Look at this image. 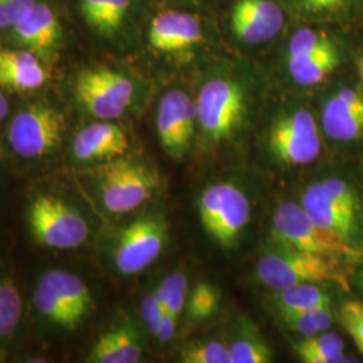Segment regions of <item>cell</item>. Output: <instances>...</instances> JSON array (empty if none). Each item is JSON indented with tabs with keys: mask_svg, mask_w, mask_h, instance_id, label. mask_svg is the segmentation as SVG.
<instances>
[{
	"mask_svg": "<svg viewBox=\"0 0 363 363\" xmlns=\"http://www.w3.org/2000/svg\"><path fill=\"white\" fill-rule=\"evenodd\" d=\"M259 281L273 291L306 283H337L346 286L337 259L273 244L256 265Z\"/></svg>",
	"mask_w": 363,
	"mask_h": 363,
	"instance_id": "obj_1",
	"label": "cell"
},
{
	"mask_svg": "<svg viewBox=\"0 0 363 363\" xmlns=\"http://www.w3.org/2000/svg\"><path fill=\"white\" fill-rule=\"evenodd\" d=\"M157 189L155 169L138 157L118 156L108 160L99 172L101 202L113 214H125L140 208Z\"/></svg>",
	"mask_w": 363,
	"mask_h": 363,
	"instance_id": "obj_2",
	"label": "cell"
},
{
	"mask_svg": "<svg viewBox=\"0 0 363 363\" xmlns=\"http://www.w3.org/2000/svg\"><path fill=\"white\" fill-rule=\"evenodd\" d=\"M272 244L294 247L327 259L357 256L358 250L337 234L318 226L301 205L286 202L273 214Z\"/></svg>",
	"mask_w": 363,
	"mask_h": 363,
	"instance_id": "obj_3",
	"label": "cell"
},
{
	"mask_svg": "<svg viewBox=\"0 0 363 363\" xmlns=\"http://www.w3.org/2000/svg\"><path fill=\"white\" fill-rule=\"evenodd\" d=\"M247 194L230 182L208 186L199 195L198 213L205 232L222 247H233L250 220Z\"/></svg>",
	"mask_w": 363,
	"mask_h": 363,
	"instance_id": "obj_4",
	"label": "cell"
},
{
	"mask_svg": "<svg viewBox=\"0 0 363 363\" xmlns=\"http://www.w3.org/2000/svg\"><path fill=\"white\" fill-rule=\"evenodd\" d=\"M27 222L34 240L46 247L67 250L81 247L89 237V225L76 208L52 195L31 202Z\"/></svg>",
	"mask_w": 363,
	"mask_h": 363,
	"instance_id": "obj_5",
	"label": "cell"
},
{
	"mask_svg": "<svg viewBox=\"0 0 363 363\" xmlns=\"http://www.w3.org/2000/svg\"><path fill=\"white\" fill-rule=\"evenodd\" d=\"M196 121L210 142L229 139L245 113L244 91L230 78H213L199 91Z\"/></svg>",
	"mask_w": 363,
	"mask_h": 363,
	"instance_id": "obj_6",
	"label": "cell"
},
{
	"mask_svg": "<svg viewBox=\"0 0 363 363\" xmlns=\"http://www.w3.org/2000/svg\"><path fill=\"white\" fill-rule=\"evenodd\" d=\"M78 103L99 120H115L123 116L133 100L135 86L125 74L109 67L82 70L74 84Z\"/></svg>",
	"mask_w": 363,
	"mask_h": 363,
	"instance_id": "obj_7",
	"label": "cell"
},
{
	"mask_svg": "<svg viewBox=\"0 0 363 363\" xmlns=\"http://www.w3.org/2000/svg\"><path fill=\"white\" fill-rule=\"evenodd\" d=\"M65 118L50 105L31 104L13 116L9 128V143L25 159L50 154L62 140Z\"/></svg>",
	"mask_w": 363,
	"mask_h": 363,
	"instance_id": "obj_8",
	"label": "cell"
},
{
	"mask_svg": "<svg viewBox=\"0 0 363 363\" xmlns=\"http://www.w3.org/2000/svg\"><path fill=\"white\" fill-rule=\"evenodd\" d=\"M273 157L286 166H306L320 155L316 121L306 109L288 111L276 117L268 135Z\"/></svg>",
	"mask_w": 363,
	"mask_h": 363,
	"instance_id": "obj_9",
	"label": "cell"
},
{
	"mask_svg": "<svg viewBox=\"0 0 363 363\" xmlns=\"http://www.w3.org/2000/svg\"><path fill=\"white\" fill-rule=\"evenodd\" d=\"M169 225L162 214H147L133 220L118 234L113 259L125 276L143 272L155 262L166 247Z\"/></svg>",
	"mask_w": 363,
	"mask_h": 363,
	"instance_id": "obj_10",
	"label": "cell"
},
{
	"mask_svg": "<svg viewBox=\"0 0 363 363\" xmlns=\"http://www.w3.org/2000/svg\"><path fill=\"white\" fill-rule=\"evenodd\" d=\"M196 105L186 91L174 89L162 96L156 130L160 145L172 159L187 155L194 138Z\"/></svg>",
	"mask_w": 363,
	"mask_h": 363,
	"instance_id": "obj_11",
	"label": "cell"
},
{
	"mask_svg": "<svg viewBox=\"0 0 363 363\" xmlns=\"http://www.w3.org/2000/svg\"><path fill=\"white\" fill-rule=\"evenodd\" d=\"M230 21L237 38L247 45H259L280 33L284 13L273 0H235Z\"/></svg>",
	"mask_w": 363,
	"mask_h": 363,
	"instance_id": "obj_12",
	"label": "cell"
},
{
	"mask_svg": "<svg viewBox=\"0 0 363 363\" xmlns=\"http://www.w3.org/2000/svg\"><path fill=\"white\" fill-rule=\"evenodd\" d=\"M13 39L39 58H50L58 50L62 38V27L52 7L37 1L28 13L13 27Z\"/></svg>",
	"mask_w": 363,
	"mask_h": 363,
	"instance_id": "obj_13",
	"label": "cell"
},
{
	"mask_svg": "<svg viewBox=\"0 0 363 363\" xmlns=\"http://www.w3.org/2000/svg\"><path fill=\"white\" fill-rule=\"evenodd\" d=\"M325 135L337 142H352L363 136V94L343 88L327 100L322 111Z\"/></svg>",
	"mask_w": 363,
	"mask_h": 363,
	"instance_id": "obj_14",
	"label": "cell"
},
{
	"mask_svg": "<svg viewBox=\"0 0 363 363\" xmlns=\"http://www.w3.org/2000/svg\"><path fill=\"white\" fill-rule=\"evenodd\" d=\"M128 147L130 142L124 130L101 120L78 130L72 144V154L78 162H108L125 155Z\"/></svg>",
	"mask_w": 363,
	"mask_h": 363,
	"instance_id": "obj_15",
	"label": "cell"
},
{
	"mask_svg": "<svg viewBox=\"0 0 363 363\" xmlns=\"http://www.w3.org/2000/svg\"><path fill=\"white\" fill-rule=\"evenodd\" d=\"M202 40L199 19L190 13L166 11L151 22L148 42L160 52H179L194 48Z\"/></svg>",
	"mask_w": 363,
	"mask_h": 363,
	"instance_id": "obj_16",
	"label": "cell"
},
{
	"mask_svg": "<svg viewBox=\"0 0 363 363\" xmlns=\"http://www.w3.org/2000/svg\"><path fill=\"white\" fill-rule=\"evenodd\" d=\"M300 205L318 226L350 242L358 228V218L352 217L337 203L323 182L312 183L304 191Z\"/></svg>",
	"mask_w": 363,
	"mask_h": 363,
	"instance_id": "obj_17",
	"label": "cell"
},
{
	"mask_svg": "<svg viewBox=\"0 0 363 363\" xmlns=\"http://www.w3.org/2000/svg\"><path fill=\"white\" fill-rule=\"evenodd\" d=\"M48 81V72L37 54L26 49H0V88L37 91Z\"/></svg>",
	"mask_w": 363,
	"mask_h": 363,
	"instance_id": "obj_18",
	"label": "cell"
},
{
	"mask_svg": "<svg viewBox=\"0 0 363 363\" xmlns=\"http://www.w3.org/2000/svg\"><path fill=\"white\" fill-rule=\"evenodd\" d=\"M143 357L139 331L132 323H123L108 330L96 340L89 352V362L138 363Z\"/></svg>",
	"mask_w": 363,
	"mask_h": 363,
	"instance_id": "obj_19",
	"label": "cell"
},
{
	"mask_svg": "<svg viewBox=\"0 0 363 363\" xmlns=\"http://www.w3.org/2000/svg\"><path fill=\"white\" fill-rule=\"evenodd\" d=\"M45 276L65 307L73 328L76 330L93 307L89 286L79 276L64 269H50Z\"/></svg>",
	"mask_w": 363,
	"mask_h": 363,
	"instance_id": "obj_20",
	"label": "cell"
},
{
	"mask_svg": "<svg viewBox=\"0 0 363 363\" xmlns=\"http://www.w3.org/2000/svg\"><path fill=\"white\" fill-rule=\"evenodd\" d=\"M339 65V52L335 46L298 57H288V70L294 81L311 86L322 82Z\"/></svg>",
	"mask_w": 363,
	"mask_h": 363,
	"instance_id": "obj_21",
	"label": "cell"
},
{
	"mask_svg": "<svg viewBox=\"0 0 363 363\" xmlns=\"http://www.w3.org/2000/svg\"><path fill=\"white\" fill-rule=\"evenodd\" d=\"M78 3L88 26L109 37L123 26L132 0H78Z\"/></svg>",
	"mask_w": 363,
	"mask_h": 363,
	"instance_id": "obj_22",
	"label": "cell"
},
{
	"mask_svg": "<svg viewBox=\"0 0 363 363\" xmlns=\"http://www.w3.org/2000/svg\"><path fill=\"white\" fill-rule=\"evenodd\" d=\"M298 359L306 363H339L345 361V342L335 333L325 331L303 337L294 346Z\"/></svg>",
	"mask_w": 363,
	"mask_h": 363,
	"instance_id": "obj_23",
	"label": "cell"
},
{
	"mask_svg": "<svg viewBox=\"0 0 363 363\" xmlns=\"http://www.w3.org/2000/svg\"><path fill=\"white\" fill-rule=\"evenodd\" d=\"M273 304L277 312L306 311L325 304H331V298L318 284L306 283L276 291Z\"/></svg>",
	"mask_w": 363,
	"mask_h": 363,
	"instance_id": "obj_24",
	"label": "cell"
},
{
	"mask_svg": "<svg viewBox=\"0 0 363 363\" xmlns=\"http://www.w3.org/2000/svg\"><path fill=\"white\" fill-rule=\"evenodd\" d=\"M229 345L230 363H269L273 361L272 349L247 323Z\"/></svg>",
	"mask_w": 363,
	"mask_h": 363,
	"instance_id": "obj_25",
	"label": "cell"
},
{
	"mask_svg": "<svg viewBox=\"0 0 363 363\" xmlns=\"http://www.w3.org/2000/svg\"><path fill=\"white\" fill-rule=\"evenodd\" d=\"M283 323L300 337H313L328 331L333 325V304H325L306 311L279 312Z\"/></svg>",
	"mask_w": 363,
	"mask_h": 363,
	"instance_id": "obj_26",
	"label": "cell"
},
{
	"mask_svg": "<svg viewBox=\"0 0 363 363\" xmlns=\"http://www.w3.org/2000/svg\"><path fill=\"white\" fill-rule=\"evenodd\" d=\"M34 306L39 315L43 316L52 325H58L65 330H74L65 307L60 301L54 288L45 274L39 279L38 284L35 288Z\"/></svg>",
	"mask_w": 363,
	"mask_h": 363,
	"instance_id": "obj_27",
	"label": "cell"
},
{
	"mask_svg": "<svg viewBox=\"0 0 363 363\" xmlns=\"http://www.w3.org/2000/svg\"><path fill=\"white\" fill-rule=\"evenodd\" d=\"M23 301L11 280H0V339L10 337L22 320Z\"/></svg>",
	"mask_w": 363,
	"mask_h": 363,
	"instance_id": "obj_28",
	"label": "cell"
},
{
	"mask_svg": "<svg viewBox=\"0 0 363 363\" xmlns=\"http://www.w3.org/2000/svg\"><path fill=\"white\" fill-rule=\"evenodd\" d=\"M156 298L171 316L179 319L187 300V276L183 272L169 273L154 289Z\"/></svg>",
	"mask_w": 363,
	"mask_h": 363,
	"instance_id": "obj_29",
	"label": "cell"
},
{
	"mask_svg": "<svg viewBox=\"0 0 363 363\" xmlns=\"http://www.w3.org/2000/svg\"><path fill=\"white\" fill-rule=\"evenodd\" d=\"M187 313L194 320H206L213 318L220 306L218 288L208 281L198 283L186 300Z\"/></svg>",
	"mask_w": 363,
	"mask_h": 363,
	"instance_id": "obj_30",
	"label": "cell"
},
{
	"mask_svg": "<svg viewBox=\"0 0 363 363\" xmlns=\"http://www.w3.org/2000/svg\"><path fill=\"white\" fill-rule=\"evenodd\" d=\"M179 358L184 363H230V351L218 340H196L182 349Z\"/></svg>",
	"mask_w": 363,
	"mask_h": 363,
	"instance_id": "obj_31",
	"label": "cell"
},
{
	"mask_svg": "<svg viewBox=\"0 0 363 363\" xmlns=\"http://www.w3.org/2000/svg\"><path fill=\"white\" fill-rule=\"evenodd\" d=\"M334 46L331 39L323 33L311 28H301L291 38L288 43V57H298L310 52H319Z\"/></svg>",
	"mask_w": 363,
	"mask_h": 363,
	"instance_id": "obj_32",
	"label": "cell"
},
{
	"mask_svg": "<svg viewBox=\"0 0 363 363\" xmlns=\"http://www.w3.org/2000/svg\"><path fill=\"white\" fill-rule=\"evenodd\" d=\"M340 323L354 339L363 355V301L362 300H347L339 310Z\"/></svg>",
	"mask_w": 363,
	"mask_h": 363,
	"instance_id": "obj_33",
	"label": "cell"
},
{
	"mask_svg": "<svg viewBox=\"0 0 363 363\" xmlns=\"http://www.w3.org/2000/svg\"><path fill=\"white\" fill-rule=\"evenodd\" d=\"M322 182L325 189L328 190V193L337 199V203L352 217L358 218L359 210H361L359 199L350 184L339 178H327Z\"/></svg>",
	"mask_w": 363,
	"mask_h": 363,
	"instance_id": "obj_34",
	"label": "cell"
},
{
	"mask_svg": "<svg viewBox=\"0 0 363 363\" xmlns=\"http://www.w3.org/2000/svg\"><path fill=\"white\" fill-rule=\"evenodd\" d=\"M164 312L166 310L156 298L154 291L144 298L142 303V318L148 333H151L152 335H155L156 330L164 316Z\"/></svg>",
	"mask_w": 363,
	"mask_h": 363,
	"instance_id": "obj_35",
	"label": "cell"
},
{
	"mask_svg": "<svg viewBox=\"0 0 363 363\" xmlns=\"http://www.w3.org/2000/svg\"><path fill=\"white\" fill-rule=\"evenodd\" d=\"M177 325H178V319L171 316L167 312H164V316H163L160 325H159L157 330H156V339L160 343H167L175 335Z\"/></svg>",
	"mask_w": 363,
	"mask_h": 363,
	"instance_id": "obj_36",
	"label": "cell"
},
{
	"mask_svg": "<svg viewBox=\"0 0 363 363\" xmlns=\"http://www.w3.org/2000/svg\"><path fill=\"white\" fill-rule=\"evenodd\" d=\"M38 0H6L11 19V27L26 15Z\"/></svg>",
	"mask_w": 363,
	"mask_h": 363,
	"instance_id": "obj_37",
	"label": "cell"
},
{
	"mask_svg": "<svg viewBox=\"0 0 363 363\" xmlns=\"http://www.w3.org/2000/svg\"><path fill=\"white\" fill-rule=\"evenodd\" d=\"M345 0H301V3L312 11H333L337 10Z\"/></svg>",
	"mask_w": 363,
	"mask_h": 363,
	"instance_id": "obj_38",
	"label": "cell"
},
{
	"mask_svg": "<svg viewBox=\"0 0 363 363\" xmlns=\"http://www.w3.org/2000/svg\"><path fill=\"white\" fill-rule=\"evenodd\" d=\"M11 28V19L6 0H0V30Z\"/></svg>",
	"mask_w": 363,
	"mask_h": 363,
	"instance_id": "obj_39",
	"label": "cell"
},
{
	"mask_svg": "<svg viewBox=\"0 0 363 363\" xmlns=\"http://www.w3.org/2000/svg\"><path fill=\"white\" fill-rule=\"evenodd\" d=\"M9 113V101L4 96V93L0 91V121H3Z\"/></svg>",
	"mask_w": 363,
	"mask_h": 363,
	"instance_id": "obj_40",
	"label": "cell"
},
{
	"mask_svg": "<svg viewBox=\"0 0 363 363\" xmlns=\"http://www.w3.org/2000/svg\"><path fill=\"white\" fill-rule=\"evenodd\" d=\"M355 284L358 286V288L363 292V264L362 267L358 269L357 273V279H355Z\"/></svg>",
	"mask_w": 363,
	"mask_h": 363,
	"instance_id": "obj_41",
	"label": "cell"
},
{
	"mask_svg": "<svg viewBox=\"0 0 363 363\" xmlns=\"http://www.w3.org/2000/svg\"><path fill=\"white\" fill-rule=\"evenodd\" d=\"M359 73H361V76L363 78V57L362 60H361V62H359Z\"/></svg>",
	"mask_w": 363,
	"mask_h": 363,
	"instance_id": "obj_42",
	"label": "cell"
},
{
	"mask_svg": "<svg viewBox=\"0 0 363 363\" xmlns=\"http://www.w3.org/2000/svg\"><path fill=\"white\" fill-rule=\"evenodd\" d=\"M194 1H195V0H194Z\"/></svg>",
	"mask_w": 363,
	"mask_h": 363,
	"instance_id": "obj_43",
	"label": "cell"
}]
</instances>
